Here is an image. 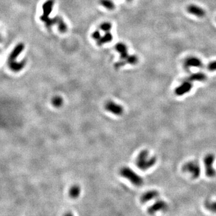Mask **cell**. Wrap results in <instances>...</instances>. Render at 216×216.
<instances>
[{
	"label": "cell",
	"mask_w": 216,
	"mask_h": 216,
	"mask_svg": "<svg viewBox=\"0 0 216 216\" xmlns=\"http://www.w3.org/2000/svg\"><path fill=\"white\" fill-rule=\"evenodd\" d=\"M157 159L155 156L151 155L148 150H142L139 153L136 160V165L142 170H146L155 165Z\"/></svg>",
	"instance_id": "cell-1"
},
{
	"label": "cell",
	"mask_w": 216,
	"mask_h": 216,
	"mask_svg": "<svg viewBox=\"0 0 216 216\" xmlns=\"http://www.w3.org/2000/svg\"><path fill=\"white\" fill-rule=\"evenodd\" d=\"M120 174L136 186H141L143 184V180L142 177L129 167L124 166L121 167L120 170Z\"/></svg>",
	"instance_id": "cell-2"
},
{
	"label": "cell",
	"mask_w": 216,
	"mask_h": 216,
	"mask_svg": "<svg viewBox=\"0 0 216 216\" xmlns=\"http://www.w3.org/2000/svg\"><path fill=\"white\" fill-rule=\"evenodd\" d=\"M183 170L185 172L190 174L194 179H196L200 175V167L196 162L192 161L187 162L184 165Z\"/></svg>",
	"instance_id": "cell-3"
},
{
	"label": "cell",
	"mask_w": 216,
	"mask_h": 216,
	"mask_svg": "<svg viewBox=\"0 0 216 216\" xmlns=\"http://www.w3.org/2000/svg\"><path fill=\"white\" fill-rule=\"evenodd\" d=\"M214 160L215 156L212 154H208L204 158L205 174L208 177H214L216 175V170L213 166Z\"/></svg>",
	"instance_id": "cell-4"
},
{
	"label": "cell",
	"mask_w": 216,
	"mask_h": 216,
	"mask_svg": "<svg viewBox=\"0 0 216 216\" xmlns=\"http://www.w3.org/2000/svg\"><path fill=\"white\" fill-rule=\"evenodd\" d=\"M104 107L106 111L117 116H120L124 113L123 107L121 105H119L111 100L107 102Z\"/></svg>",
	"instance_id": "cell-5"
},
{
	"label": "cell",
	"mask_w": 216,
	"mask_h": 216,
	"mask_svg": "<svg viewBox=\"0 0 216 216\" xmlns=\"http://www.w3.org/2000/svg\"><path fill=\"white\" fill-rule=\"evenodd\" d=\"M54 3V0H47L42 5L43 14L40 19L43 22H45L50 18L49 15L53 10Z\"/></svg>",
	"instance_id": "cell-6"
},
{
	"label": "cell",
	"mask_w": 216,
	"mask_h": 216,
	"mask_svg": "<svg viewBox=\"0 0 216 216\" xmlns=\"http://www.w3.org/2000/svg\"><path fill=\"white\" fill-rule=\"evenodd\" d=\"M24 48L25 45L22 43H19L18 45H16L8 56L7 64L17 62L16 59H17L18 56H19V55L22 52V51L24 50Z\"/></svg>",
	"instance_id": "cell-7"
},
{
	"label": "cell",
	"mask_w": 216,
	"mask_h": 216,
	"mask_svg": "<svg viewBox=\"0 0 216 216\" xmlns=\"http://www.w3.org/2000/svg\"><path fill=\"white\" fill-rule=\"evenodd\" d=\"M192 88H193V83L192 82L185 80L181 84L175 88V93L178 96H181L189 93Z\"/></svg>",
	"instance_id": "cell-8"
},
{
	"label": "cell",
	"mask_w": 216,
	"mask_h": 216,
	"mask_svg": "<svg viewBox=\"0 0 216 216\" xmlns=\"http://www.w3.org/2000/svg\"><path fill=\"white\" fill-rule=\"evenodd\" d=\"M167 208V205L166 202L162 199H159L149 208L148 209V212L150 214H153L160 211L165 210Z\"/></svg>",
	"instance_id": "cell-9"
},
{
	"label": "cell",
	"mask_w": 216,
	"mask_h": 216,
	"mask_svg": "<svg viewBox=\"0 0 216 216\" xmlns=\"http://www.w3.org/2000/svg\"><path fill=\"white\" fill-rule=\"evenodd\" d=\"M187 11L191 15L197 16L198 18H202L205 16V11L200 7L196 6L194 4H190L187 7Z\"/></svg>",
	"instance_id": "cell-10"
},
{
	"label": "cell",
	"mask_w": 216,
	"mask_h": 216,
	"mask_svg": "<svg viewBox=\"0 0 216 216\" xmlns=\"http://www.w3.org/2000/svg\"><path fill=\"white\" fill-rule=\"evenodd\" d=\"M202 62L199 58L195 56L187 58L184 61V66L186 68L192 67L200 68L202 66Z\"/></svg>",
	"instance_id": "cell-11"
},
{
	"label": "cell",
	"mask_w": 216,
	"mask_h": 216,
	"mask_svg": "<svg viewBox=\"0 0 216 216\" xmlns=\"http://www.w3.org/2000/svg\"><path fill=\"white\" fill-rule=\"evenodd\" d=\"M159 196V193L157 190H152L143 193L140 197V201L142 203H146L148 201L156 199Z\"/></svg>",
	"instance_id": "cell-12"
},
{
	"label": "cell",
	"mask_w": 216,
	"mask_h": 216,
	"mask_svg": "<svg viewBox=\"0 0 216 216\" xmlns=\"http://www.w3.org/2000/svg\"><path fill=\"white\" fill-rule=\"evenodd\" d=\"M115 49L120 55V59L124 60L128 57V49L126 45L123 43H118L115 46Z\"/></svg>",
	"instance_id": "cell-13"
},
{
	"label": "cell",
	"mask_w": 216,
	"mask_h": 216,
	"mask_svg": "<svg viewBox=\"0 0 216 216\" xmlns=\"http://www.w3.org/2000/svg\"><path fill=\"white\" fill-rule=\"evenodd\" d=\"M206 79H207V76L205 73L199 72V73H196L191 75L190 76L187 77L185 81H189L192 82L193 81L202 82L205 81Z\"/></svg>",
	"instance_id": "cell-14"
},
{
	"label": "cell",
	"mask_w": 216,
	"mask_h": 216,
	"mask_svg": "<svg viewBox=\"0 0 216 216\" xmlns=\"http://www.w3.org/2000/svg\"><path fill=\"white\" fill-rule=\"evenodd\" d=\"M25 60H22V61L20 62H16V63L8 64V66H9V67L11 71L14 72H18L24 68V67L25 66Z\"/></svg>",
	"instance_id": "cell-15"
},
{
	"label": "cell",
	"mask_w": 216,
	"mask_h": 216,
	"mask_svg": "<svg viewBox=\"0 0 216 216\" xmlns=\"http://www.w3.org/2000/svg\"><path fill=\"white\" fill-rule=\"evenodd\" d=\"M113 40V36L110 32H106L105 34L102 36L99 40H97V45L98 46H102L104 44H106V43H109L110 41H112Z\"/></svg>",
	"instance_id": "cell-16"
},
{
	"label": "cell",
	"mask_w": 216,
	"mask_h": 216,
	"mask_svg": "<svg viewBox=\"0 0 216 216\" xmlns=\"http://www.w3.org/2000/svg\"><path fill=\"white\" fill-rule=\"evenodd\" d=\"M80 194H81V188L79 185L75 184L70 187L69 192H68V195L71 199H77L79 196Z\"/></svg>",
	"instance_id": "cell-17"
},
{
	"label": "cell",
	"mask_w": 216,
	"mask_h": 216,
	"mask_svg": "<svg viewBox=\"0 0 216 216\" xmlns=\"http://www.w3.org/2000/svg\"><path fill=\"white\" fill-rule=\"evenodd\" d=\"M56 26H57L58 29L60 32L62 33H66L67 31V25H66V22L64 21L63 18L60 16H56Z\"/></svg>",
	"instance_id": "cell-18"
},
{
	"label": "cell",
	"mask_w": 216,
	"mask_h": 216,
	"mask_svg": "<svg viewBox=\"0 0 216 216\" xmlns=\"http://www.w3.org/2000/svg\"><path fill=\"white\" fill-rule=\"evenodd\" d=\"M63 98L59 95H56V96L53 97L51 100L52 105H53V107L56 108H61L63 106Z\"/></svg>",
	"instance_id": "cell-19"
},
{
	"label": "cell",
	"mask_w": 216,
	"mask_h": 216,
	"mask_svg": "<svg viewBox=\"0 0 216 216\" xmlns=\"http://www.w3.org/2000/svg\"><path fill=\"white\" fill-rule=\"evenodd\" d=\"M100 4L109 10H112L115 7L114 3L112 0H100Z\"/></svg>",
	"instance_id": "cell-20"
},
{
	"label": "cell",
	"mask_w": 216,
	"mask_h": 216,
	"mask_svg": "<svg viewBox=\"0 0 216 216\" xmlns=\"http://www.w3.org/2000/svg\"><path fill=\"white\" fill-rule=\"evenodd\" d=\"M205 206L208 210L211 211V212H216V200H214V201L207 200L205 202Z\"/></svg>",
	"instance_id": "cell-21"
},
{
	"label": "cell",
	"mask_w": 216,
	"mask_h": 216,
	"mask_svg": "<svg viewBox=\"0 0 216 216\" xmlns=\"http://www.w3.org/2000/svg\"><path fill=\"white\" fill-rule=\"evenodd\" d=\"M127 64L131 65L136 64L138 62V58L135 55H129L126 59L124 60Z\"/></svg>",
	"instance_id": "cell-22"
},
{
	"label": "cell",
	"mask_w": 216,
	"mask_h": 216,
	"mask_svg": "<svg viewBox=\"0 0 216 216\" xmlns=\"http://www.w3.org/2000/svg\"><path fill=\"white\" fill-rule=\"evenodd\" d=\"M112 24L108 22H105L100 25L99 29L102 31L106 33V32H110L112 29Z\"/></svg>",
	"instance_id": "cell-23"
},
{
	"label": "cell",
	"mask_w": 216,
	"mask_h": 216,
	"mask_svg": "<svg viewBox=\"0 0 216 216\" xmlns=\"http://www.w3.org/2000/svg\"><path fill=\"white\" fill-rule=\"evenodd\" d=\"M207 69L209 71H215L216 70V61H213L212 62H210V63L208 64L207 66Z\"/></svg>",
	"instance_id": "cell-24"
},
{
	"label": "cell",
	"mask_w": 216,
	"mask_h": 216,
	"mask_svg": "<svg viewBox=\"0 0 216 216\" xmlns=\"http://www.w3.org/2000/svg\"><path fill=\"white\" fill-rule=\"evenodd\" d=\"M92 38H93L94 40H99L100 37H101V33H100V31H98V30H95V31H94L93 33H92Z\"/></svg>",
	"instance_id": "cell-25"
},
{
	"label": "cell",
	"mask_w": 216,
	"mask_h": 216,
	"mask_svg": "<svg viewBox=\"0 0 216 216\" xmlns=\"http://www.w3.org/2000/svg\"><path fill=\"white\" fill-rule=\"evenodd\" d=\"M126 62H125V60H121V61L117 62V63H115L114 64V67L115 68H118L120 67H122L125 66V64H126Z\"/></svg>",
	"instance_id": "cell-26"
},
{
	"label": "cell",
	"mask_w": 216,
	"mask_h": 216,
	"mask_svg": "<svg viewBox=\"0 0 216 216\" xmlns=\"http://www.w3.org/2000/svg\"><path fill=\"white\" fill-rule=\"evenodd\" d=\"M127 1H132V0H127Z\"/></svg>",
	"instance_id": "cell-27"
}]
</instances>
